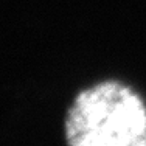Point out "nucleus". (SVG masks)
I'll return each instance as SVG.
<instances>
[{"instance_id":"1","label":"nucleus","mask_w":146,"mask_h":146,"mask_svg":"<svg viewBox=\"0 0 146 146\" xmlns=\"http://www.w3.org/2000/svg\"><path fill=\"white\" fill-rule=\"evenodd\" d=\"M65 135L72 146H146V106L127 86L101 82L76 96Z\"/></svg>"}]
</instances>
